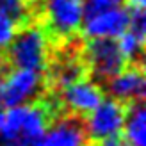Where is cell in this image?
I'll return each mask as SVG.
<instances>
[{
	"mask_svg": "<svg viewBox=\"0 0 146 146\" xmlns=\"http://www.w3.org/2000/svg\"><path fill=\"white\" fill-rule=\"evenodd\" d=\"M0 107H2V78H0Z\"/></svg>",
	"mask_w": 146,
	"mask_h": 146,
	"instance_id": "21",
	"label": "cell"
},
{
	"mask_svg": "<svg viewBox=\"0 0 146 146\" xmlns=\"http://www.w3.org/2000/svg\"><path fill=\"white\" fill-rule=\"evenodd\" d=\"M118 46H119V52L123 54V57H125V61H130V62H137L141 61L143 57V46H144V38H141V36L134 34L132 31H127L123 32L119 38Z\"/></svg>",
	"mask_w": 146,
	"mask_h": 146,
	"instance_id": "13",
	"label": "cell"
},
{
	"mask_svg": "<svg viewBox=\"0 0 146 146\" xmlns=\"http://www.w3.org/2000/svg\"><path fill=\"white\" fill-rule=\"evenodd\" d=\"M125 57L116 39H91L86 46V64L100 80H109L125 68Z\"/></svg>",
	"mask_w": 146,
	"mask_h": 146,
	"instance_id": "4",
	"label": "cell"
},
{
	"mask_svg": "<svg viewBox=\"0 0 146 146\" xmlns=\"http://www.w3.org/2000/svg\"><path fill=\"white\" fill-rule=\"evenodd\" d=\"M100 146H132V144L125 139V135L116 134V135H111V137H107V139L100 141Z\"/></svg>",
	"mask_w": 146,
	"mask_h": 146,
	"instance_id": "17",
	"label": "cell"
},
{
	"mask_svg": "<svg viewBox=\"0 0 146 146\" xmlns=\"http://www.w3.org/2000/svg\"><path fill=\"white\" fill-rule=\"evenodd\" d=\"M0 11L11 16L14 21H20L27 16L25 0H0Z\"/></svg>",
	"mask_w": 146,
	"mask_h": 146,
	"instance_id": "16",
	"label": "cell"
},
{
	"mask_svg": "<svg viewBox=\"0 0 146 146\" xmlns=\"http://www.w3.org/2000/svg\"><path fill=\"white\" fill-rule=\"evenodd\" d=\"M119 5V0H84L82 2V11H84V18L94 16V14L105 13L109 9Z\"/></svg>",
	"mask_w": 146,
	"mask_h": 146,
	"instance_id": "15",
	"label": "cell"
},
{
	"mask_svg": "<svg viewBox=\"0 0 146 146\" xmlns=\"http://www.w3.org/2000/svg\"><path fill=\"white\" fill-rule=\"evenodd\" d=\"M4 146H29V144L21 143V141H7V143H4Z\"/></svg>",
	"mask_w": 146,
	"mask_h": 146,
	"instance_id": "19",
	"label": "cell"
},
{
	"mask_svg": "<svg viewBox=\"0 0 146 146\" xmlns=\"http://www.w3.org/2000/svg\"><path fill=\"white\" fill-rule=\"evenodd\" d=\"M130 13L125 7H114L105 13L84 18L82 31L89 39H118L128 29Z\"/></svg>",
	"mask_w": 146,
	"mask_h": 146,
	"instance_id": "7",
	"label": "cell"
},
{
	"mask_svg": "<svg viewBox=\"0 0 146 146\" xmlns=\"http://www.w3.org/2000/svg\"><path fill=\"white\" fill-rule=\"evenodd\" d=\"M43 77L38 71L16 68L2 80V105L16 107L25 105L41 91Z\"/></svg>",
	"mask_w": 146,
	"mask_h": 146,
	"instance_id": "5",
	"label": "cell"
},
{
	"mask_svg": "<svg viewBox=\"0 0 146 146\" xmlns=\"http://www.w3.org/2000/svg\"><path fill=\"white\" fill-rule=\"evenodd\" d=\"M82 119L78 116H68L55 125L45 130L39 139H36L32 146H87V135Z\"/></svg>",
	"mask_w": 146,
	"mask_h": 146,
	"instance_id": "10",
	"label": "cell"
},
{
	"mask_svg": "<svg viewBox=\"0 0 146 146\" xmlns=\"http://www.w3.org/2000/svg\"><path fill=\"white\" fill-rule=\"evenodd\" d=\"M4 121H5V112L0 109V130H2V127H4Z\"/></svg>",
	"mask_w": 146,
	"mask_h": 146,
	"instance_id": "20",
	"label": "cell"
},
{
	"mask_svg": "<svg viewBox=\"0 0 146 146\" xmlns=\"http://www.w3.org/2000/svg\"><path fill=\"white\" fill-rule=\"evenodd\" d=\"M48 128V109L39 104H25L9 107L5 112V121L0 130L2 143L21 141L32 146L36 139L45 134Z\"/></svg>",
	"mask_w": 146,
	"mask_h": 146,
	"instance_id": "1",
	"label": "cell"
},
{
	"mask_svg": "<svg viewBox=\"0 0 146 146\" xmlns=\"http://www.w3.org/2000/svg\"><path fill=\"white\" fill-rule=\"evenodd\" d=\"M86 75V66L80 61L77 59H70V61H64L61 64H57L54 68V73H52V80L57 87L64 89L66 86L77 82V80L84 78Z\"/></svg>",
	"mask_w": 146,
	"mask_h": 146,
	"instance_id": "12",
	"label": "cell"
},
{
	"mask_svg": "<svg viewBox=\"0 0 146 146\" xmlns=\"http://www.w3.org/2000/svg\"><path fill=\"white\" fill-rule=\"evenodd\" d=\"M7 50L14 68L43 73L48 66V38L45 31L36 25L16 32Z\"/></svg>",
	"mask_w": 146,
	"mask_h": 146,
	"instance_id": "2",
	"label": "cell"
},
{
	"mask_svg": "<svg viewBox=\"0 0 146 146\" xmlns=\"http://www.w3.org/2000/svg\"><path fill=\"white\" fill-rule=\"evenodd\" d=\"M62 105L68 109L73 116H87L96 109L102 100H104V93L102 87L93 82L89 78H80L77 82L66 86L61 93Z\"/></svg>",
	"mask_w": 146,
	"mask_h": 146,
	"instance_id": "8",
	"label": "cell"
},
{
	"mask_svg": "<svg viewBox=\"0 0 146 146\" xmlns=\"http://www.w3.org/2000/svg\"><path fill=\"white\" fill-rule=\"evenodd\" d=\"M16 32H18V21H14L11 16L0 11V52L9 48Z\"/></svg>",
	"mask_w": 146,
	"mask_h": 146,
	"instance_id": "14",
	"label": "cell"
},
{
	"mask_svg": "<svg viewBox=\"0 0 146 146\" xmlns=\"http://www.w3.org/2000/svg\"><path fill=\"white\" fill-rule=\"evenodd\" d=\"M125 116L127 109L123 104L112 98L102 100V104L93 112L87 114V119L84 123L87 139L100 143L111 135L121 134L123 125H125Z\"/></svg>",
	"mask_w": 146,
	"mask_h": 146,
	"instance_id": "3",
	"label": "cell"
},
{
	"mask_svg": "<svg viewBox=\"0 0 146 146\" xmlns=\"http://www.w3.org/2000/svg\"><path fill=\"white\" fill-rule=\"evenodd\" d=\"M128 11H144L146 0H128Z\"/></svg>",
	"mask_w": 146,
	"mask_h": 146,
	"instance_id": "18",
	"label": "cell"
},
{
	"mask_svg": "<svg viewBox=\"0 0 146 146\" xmlns=\"http://www.w3.org/2000/svg\"><path fill=\"white\" fill-rule=\"evenodd\" d=\"M123 128H125V139L132 146H146V112L143 102L130 104Z\"/></svg>",
	"mask_w": 146,
	"mask_h": 146,
	"instance_id": "11",
	"label": "cell"
},
{
	"mask_svg": "<svg viewBox=\"0 0 146 146\" xmlns=\"http://www.w3.org/2000/svg\"><path fill=\"white\" fill-rule=\"evenodd\" d=\"M46 21L54 34L70 38L84 21L82 0H48L45 5Z\"/></svg>",
	"mask_w": 146,
	"mask_h": 146,
	"instance_id": "6",
	"label": "cell"
},
{
	"mask_svg": "<svg viewBox=\"0 0 146 146\" xmlns=\"http://www.w3.org/2000/svg\"><path fill=\"white\" fill-rule=\"evenodd\" d=\"M107 91L119 104H137L146 94V78L139 66L123 68L118 75L107 80Z\"/></svg>",
	"mask_w": 146,
	"mask_h": 146,
	"instance_id": "9",
	"label": "cell"
}]
</instances>
